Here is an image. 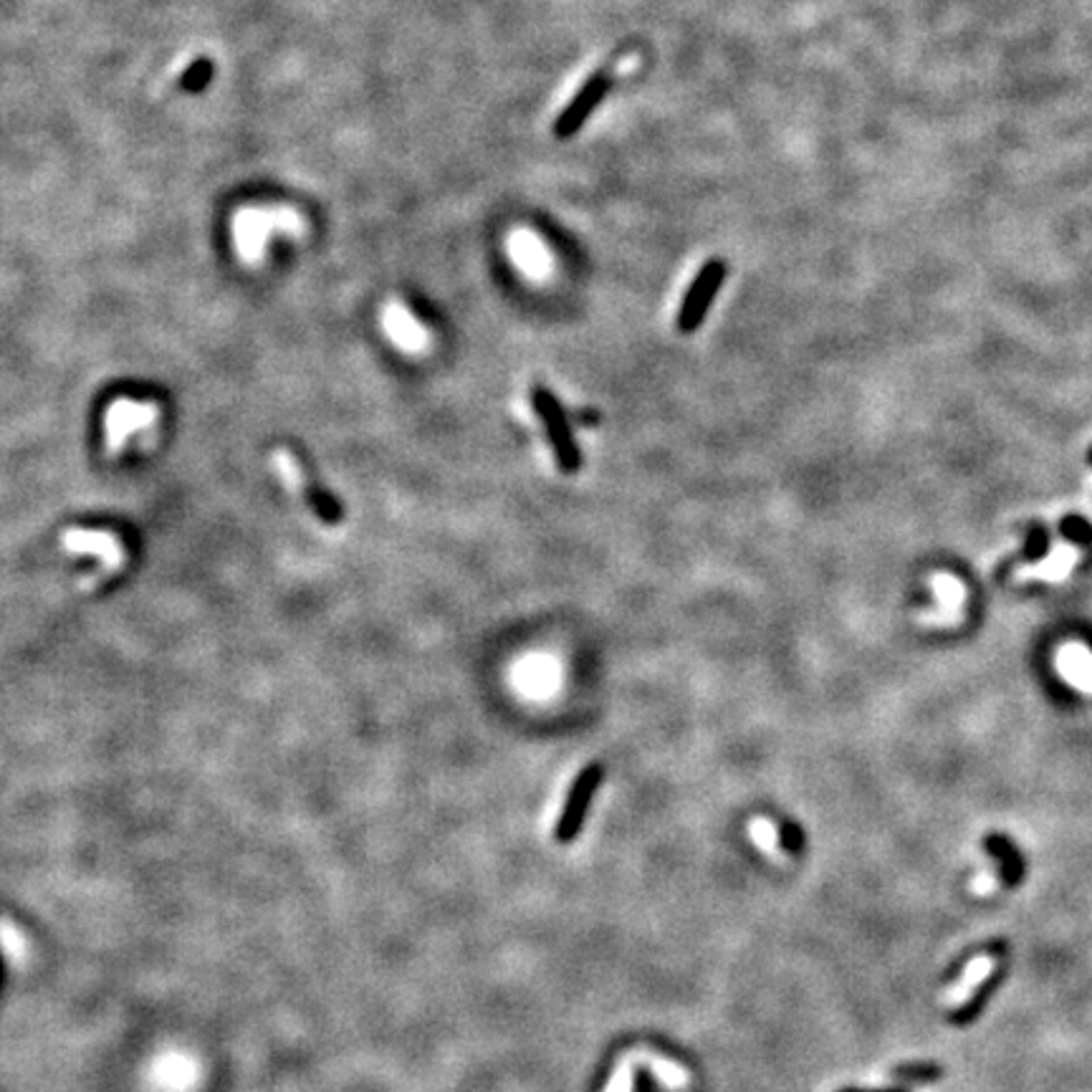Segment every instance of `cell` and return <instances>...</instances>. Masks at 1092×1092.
<instances>
[{
    "label": "cell",
    "mask_w": 1092,
    "mask_h": 1092,
    "mask_svg": "<svg viewBox=\"0 0 1092 1092\" xmlns=\"http://www.w3.org/2000/svg\"><path fill=\"white\" fill-rule=\"evenodd\" d=\"M233 245L238 259L245 266H259L261 261H266L268 245H271L273 235H284V238H301L306 233L304 218L299 216L294 208L287 205H276V208H243L233 216Z\"/></svg>",
    "instance_id": "1"
},
{
    "label": "cell",
    "mask_w": 1092,
    "mask_h": 1092,
    "mask_svg": "<svg viewBox=\"0 0 1092 1092\" xmlns=\"http://www.w3.org/2000/svg\"><path fill=\"white\" fill-rule=\"evenodd\" d=\"M531 405H534L536 418L541 420V428H544L559 470L567 475L576 473L582 466V453L580 448H576L572 420H569L567 410H564L562 400H559L552 390L544 388V385H534V388H531Z\"/></svg>",
    "instance_id": "2"
},
{
    "label": "cell",
    "mask_w": 1092,
    "mask_h": 1092,
    "mask_svg": "<svg viewBox=\"0 0 1092 1092\" xmlns=\"http://www.w3.org/2000/svg\"><path fill=\"white\" fill-rule=\"evenodd\" d=\"M160 420V407L150 400L117 397L104 416V445L109 456H117L127 448L134 435L153 430Z\"/></svg>",
    "instance_id": "3"
},
{
    "label": "cell",
    "mask_w": 1092,
    "mask_h": 1092,
    "mask_svg": "<svg viewBox=\"0 0 1092 1092\" xmlns=\"http://www.w3.org/2000/svg\"><path fill=\"white\" fill-rule=\"evenodd\" d=\"M726 261L710 259L703 263L701 271L696 273V278L691 282L686 294H683L681 309H677V332L681 334H693L703 324L705 313L714 306L716 296H719L721 287L726 282Z\"/></svg>",
    "instance_id": "4"
},
{
    "label": "cell",
    "mask_w": 1092,
    "mask_h": 1092,
    "mask_svg": "<svg viewBox=\"0 0 1092 1092\" xmlns=\"http://www.w3.org/2000/svg\"><path fill=\"white\" fill-rule=\"evenodd\" d=\"M602 776L604 771L599 764L585 766V769L576 774L572 789H569L567 799H564V809L562 815H559L557 827H554V834H557L559 842H572L576 834H580L582 825H585L587 809H590L599 784H602Z\"/></svg>",
    "instance_id": "5"
},
{
    "label": "cell",
    "mask_w": 1092,
    "mask_h": 1092,
    "mask_svg": "<svg viewBox=\"0 0 1092 1092\" xmlns=\"http://www.w3.org/2000/svg\"><path fill=\"white\" fill-rule=\"evenodd\" d=\"M609 87H613V76H609L607 71H599V74L587 78L585 87L574 94L572 102L564 106L562 114L554 122V134H557L559 139L574 137V134L587 125V120L595 114L604 94L609 92Z\"/></svg>",
    "instance_id": "6"
},
{
    "label": "cell",
    "mask_w": 1092,
    "mask_h": 1092,
    "mask_svg": "<svg viewBox=\"0 0 1092 1092\" xmlns=\"http://www.w3.org/2000/svg\"><path fill=\"white\" fill-rule=\"evenodd\" d=\"M64 549L71 554H87L104 567V574H114L125 569L127 549L111 531L92 529H69L64 534Z\"/></svg>",
    "instance_id": "7"
},
{
    "label": "cell",
    "mask_w": 1092,
    "mask_h": 1092,
    "mask_svg": "<svg viewBox=\"0 0 1092 1092\" xmlns=\"http://www.w3.org/2000/svg\"><path fill=\"white\" fill-rule=\"evenodd\" d=\"M271 466L273 470H276L278 478H282V484L287 486L289 494L296 498V503H299L301 508H306V514H309L311 519H317V521L337 519V511H334V508L322 506V503L317 501V496H313V491L309 489V481H306L304 470H301V463L291 456L287 448H276V451L271 453Z\"/></svg>",
    "instance_id": "8"
},
{
    "label": "cell",
    "mask_w": 1092,
    "mask_h": 1092,
    "mask_svg": "<svg viewBox=\"0 0 1092 1092\" xmlns=\"http://www.w3.org/2000/svg\"><path fill=\"white\" fill-rule=\"evenodd\" d=\"M1083 559V549L1074 541H1057L1050 549L1045 559L1037 564H1022L1015 572V582H1047V585H1060L1074 572L1078 562Z\"/></svg>",
    "instance_id": "9"
},
{
    "label": "cell",
    "mask_w": 1092,
    "mask_h": 1092,
    "mask_svg": "<svg viewBox=\"0 0 1092 1092\" xmlns=\"http://www.w3.org/2000/svg\"><path fill=\"white\" fill-rule=\"evenodd\" d=\"M383 329L385 334L395 341V346H400L402 352H410L418 355L428 346L430 334L423 324L412 317L407 306H402L400 301H390L383 309Z\"/></svg>",
    "instance_id": "10"
},
{
    "label": "cell",
    "mask_w": 1092,
    "mask_h": 1092,
    "mask_svg": "<svg viewBox=\"0 0 1092 1092\" xmlns=\"http://www.w3.org/2000/svg\"><path fill=\"white\" fill-rule=\"evenodd\" d=\"M1055 665L1067 686L1092 696V651L1085 642H1062L1055 655Z\"/></svg>",
    "instance_id": "11"
},
{
    "label": "cell",
    "mask_w": 1092,
    "mask_h": 1092,
    "mask_svg": "<svg viewBox=\"0 0 1092 1092\" xmlns=\"http://www.w3.org/2000/svg\"><path fill=\"white\" fill-rule=\"evenodd\" d=\"M994 971H996V956H991V954L973 956V959L963 966L959 982L944 991V1004L949 1006V1010H959V1006L968 1004V1001L977 996V991L982 989V984L994 977Z\"/></svg>",
    "instance_id": "12"
},
{
    "label": "cell",
    "mask_w": 1092,
    "mask_h": 1092,
    "mask_svg": "<svg viewBox=\"0 0 1092 1092\" xmlns=\"http://www.w3.org/2000/svg\"><path fill=\"white\" fill-rule=\"evenodd\" d=\"M933 595H936L938 609L928 615V623H940V625H956L963 615V602H966V587L959 576L940 572L931 580Z\"/></svg>",
    "instance_id": "13"
},
{
    "label": "cell",
    "mask_w": 1092,
    "mask_h": 1092,
    "mask_svg": "<svg viewBox=\"0 0 1092 1092\" xmlns=\"http://www.w3.org/2000/svg\"><path fill=\"white\" fill-rule=\"evenodd\" d=\"M627 1055H630L635 1062H640V1065L651 1067L655 1078H658L660 1083L665 1085V1088L681 1090V1088H688V1085H691V1074H688L686 1069L677 1065V1062L668 1060V1057H658V1055H653V1052H646V1050L627 1052Z\"/></svg>",
    "instance_id": "14"
},
{
    "label": "cell",
    "mask_w": 1092,
    "mask_h": 1092,
    "mask_svg": "<svg viewBox=\"0 0 1092 1092\" xmlns=\"http://www.w3.org/2000/svg\"><path fill=\"white\" fill-rule=\"evenodd\" d=\"M514 254H517L521 266H524L529 273H534V276H541V273L549 268L547 251L541 249L539 240H536L534 235L519 233L517 238H514Z\"/></svg>",
    "instance_id": "15"
},
{
    "label": "cell",
    "mask_w": 1092,
    "mask_h": 1092,
    "mask_svg": "<svg viewBox=\"0 0 1092 1092\" xmlns=\"http://www.w3.org/2000/svg\"><path fill=\"white\" fill-rule=\"evenodd\" d=\"M519 681H521V686L529 688L531 693L549 691V688H552V683H554L552 663H544V660H534V663L524 665V668L519 670Z\"/></svg>",
    "instance_id": "16"
},
{
    "label": "cell",
    "mask_w": 1092,
    "mask_h": 1092,
    "mask_svg": "<svg viewBox=\"0 0 1092 1092\" xmlns=\"http://www.w3.org/2000/svg\"><path fill=\"white\" fill-rule=\"evenodd\" d=\"M749 832H752L754 842L759 845V848L764 850L766 855L780 853V830H776V827L771 825L769 820H764V817H756L752 825H749Z\"/></svg>",
    "instance_id": "17"
},
{
    "label": "cell",
    "mask_w": 1092,
    "mask_h": 1092,
    "mask_svg": "<svg viewBox=\"0 0 1092 1092\" xmlns=\"http://www.w3.org/2000/svg\"><path fill=\"white\" fill-rule=\"evenodd\" d=\"M635 1065L637 1062L632 1060L630 1055L620 1057L618 1067H615V1072H613V1080H609L607 1090L604 1092H632V1083H635Z\"/></svg>",
    "instance_id": "18"
},
{
    "label": "cell",
    "mask_w": 1092,
    "mask_h": 1092,
    "mask_svg": "<svg viewBox=\"0 0 1092 1092\" xmlns=\"http://www.w3.org/2000/svg\"><path fill=\"white\" fill-rule=\"evenodd\" d=\"M996 885H999V867L991 862V865L982 867V870L977 872V878L971 881V893L991 895L996 890Z\"/></svg>",
    "instance_id": "19"
},
{
    "label": "cell",
    "mask_w": 1092,
    "mask_h": 1092,
    "mask_svg": "<svg viewBox=\"0 0 1092 1092\" xmlns=\"http://www.w3.org/2000/svg\"><path fill=\"white\" fill-rule=\"evenodd\" d=\"M780 842L787 853L799 855L804 848V832L799 830V825H794V822H787V825H782V830H780Z\"/></svg>",
    "instance_id": "20"
},
{
    "label": "cell",
    "mask_w": 1092,
    "mask_h": 1092,
    "mask_svg": "<svg viewBox=\"0 0 1092 1092\" xmlns=\"http://www.w3.org/2000/svg\"><path fill=\"white\" fill-rule=\"evenodd\" d=\"M208 76H210V64L203 59V61H195V64L190 66V71L183 76V81H185V87L198 89L208 81Z\"/></svg>",
    "instance_id": "21"
},
{
    "label": "cell",
    "mask_w": 1092,
    "mask_h": 1092,
    "mask_svg": "<svg viewBox=\"0 0 1092 1092\" xmlns=\"http://www.w3.org/2000/svg\"><path fill=\"white\" fill-rule=\"evenodd\" d=\"M839 1092H867V1090H839ZM872 1092H883V1090H872Z\"/></svg>",
    "instance_id": "22"
},
{
    "label": "cell",
    "mask_w": 1092,
    "mask_h": 1092,
    "mask_svg": "<svg viewBox=\"0 0 1092 1092\" xmlns=\"http://www.w3.org/2000/svg\"><path fill=\"white\" fill-rule=\"evenodd\" d=\"M1088 486H1090V489H1092V475H1090V478H1088Z\"/></svg>",
    "instance_id": "23"
}]
</instances>
